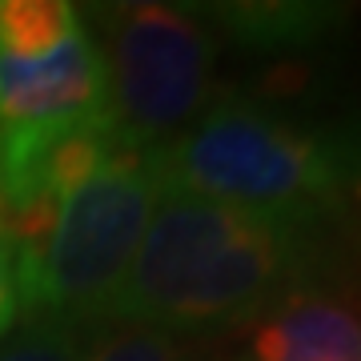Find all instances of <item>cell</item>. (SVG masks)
Here are the masks:
<instances>
[{"instance_id":"cell-1","label":"cell","mask_w":361,"mask_h":361,"mask_svg":"<svg viewBox=\"0 0 361 361\" xmlns=\"http://www.w3.org/2000/svg\"><path fill=\"white\" fill-rule=\"evenodd\" d=\"M145 157L157 189L225 201L345 257L361 241V113L225 89L189 129Z\"/></svg>"},{"instance_id":"cell-2","label":"cell","mask_w":361,"mask_h":361,"mask_svg":"<svg viewBox=\"0 0 361 361\" xmlns=\"http://www.w3.org/2000/svg\"><path fill=\"white\" fill-rule=\"evenodd\" d=\"M345 253L257 213L161 189L104 325L193 334L261 322L293 293L337 277Z\"/></svg>"},{"instance_id":"cell-3","label":"cell","mask_w":361,"mask_h":361,"mask_svg":"<svg viewBox=\"0 0 361 361\" xmlns=\"http://www.w3.org/2000/svg\"><path fill=\"white\" fill-rule=\"evenodd\" d=\"M157 189L149 157H116L61 201L49 237L16 249L25 322H68L104 329V313L125 285Z\"/></svg>"},{"instance_id":"cell-4","label":"cell","mask_w":361,"mask_h":361,"mask_svg":"<svg viewBox=\"0 0 361 361\" xmlns=\"http://www.w3.org/2000/svg\"><path fill=\"white\" fill-rule=\"evenodd\" d=\"M109 65V121L129 153H153L217 97L221 37L205 8L116 4L97 13Z\"/></svg>"},{"instance_id":"cell-5","label":"cell","mask_w":361,"mask_h":361,"mask_svg":"<svg viewBox=\"0 0 361 361\" xmlns=\"http://www.w3.org/2000/svg\"><path fill=\"white\" fill-rule=\"evenodd\" d=\"M80 116H109V65L89 25L40 56L0 49V125H56Z\"/></svg>"},{"instance_id":"cell-6","label":"cell","mask_w":361,"mask_h":361,"mask_svg":"<svg viewBox=\"0 0 361 361\" xmlns=\"http://www.w3.org/2000/svg\"><path fill=\"white\" fill-rule=\"evenodd\" d=\"M249 349L253 361H361V310L305 289L261 317Z\"/></svg>"},{"instance_id":"cell-7","label":"cell","mask_w":361,"mask_h":361,"mask_svg":"<svg viewBox=\"0 0 361 361\" xmlns=\"http://www.w3.org/2000/svg\"><path fill=\"white\" fill-rule=\"evenodd\" d=\"M85 32V16L65 0H0V49L40 56Z\"/></svg>"},{"instance_id":"cell-8","label":"cell","mask_w":361,"mask_h":361,"mask_svg":"<svg viewBox=\"0 0 361 361\" xmlns=\"http://www.w3.org/2000/svg\"><path fill=\"white\" fill-rule=\"evenodd\" d=\"M85 361H197L185 334L149 329V325H104Z\"/></svg>"},{"instance_id":"cell-9","label":"cell","mask_w":361,"mask_h":361,"mask_svg":"<svg viewBox=\"0 0 361 361\" xmlns=\"http://www.w3.org/2000/svg\"><path fill=\"white\" fill-rule=\"evenodd\" d=\"M101 329L68 322H25L20 334L0 341V361H85Z\"/></svg>"},{"instance_id":"cell-10","label":"cell","mask_w":361,"mask_h":361,"mask_svg":"<svg viewBox=\"0 0 361 361\" xmlns=\"http://www.w3.org/2000/svg\"><path fill=\"white\" fill-rule=\"evenodd\" d=\"M20 317V285H16V245H0V334Z\"/></svg>"}]
</instances>
